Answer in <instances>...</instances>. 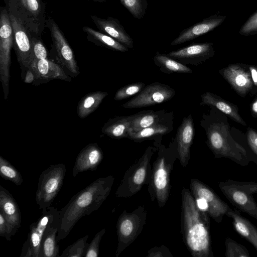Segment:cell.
<instances>
[{
  "label": "cell",
  "mask_w": 257,
  "mask_h": 257,
  "mask_svg": "<svg viewBox=\"0 0 257 257\" xmlns=\"http://www.w3.org/2000/svg\"><path fill=\"white\" fill-rule=\"evenodd\" d=\"M204 114L200 123L207 137L206 143L216 158H225L246 166L250 159L244 148L232 137L227 116L214 107Z\"/></svg>",
  "instance_id": "3957f363"
},
{
  "label": "cell",
  "mask_w": 257,
  "mask_h": 257,
  "mask_svg": "<svg viewBox=\"0 0 257 257\" xmlns=\"http://www.w3.org/2000/svg\"><path fill=\"white\" fill-rule=\"evenodd\" d=\"M21 257H33L32 248L30 242L28 239L24 243L22 248Z\"/></svg>",
  "instance_id": "f6af8a7d"
},
{
  "label": "cell",
  "mask_w": 257,
  "mask_h": 257,
  "mask_svg": "<svg viewBox=\"0 0 257 257\" xmlns=\"http://www.w3.org/2000/svg\"><path fill=\"white\" fill-rule=\"evenodd\" d=\"M0 175L2 178L12 182L17 186L21 185L23 182L21 173L1 156H0Z\"/></svg>",
  "instance_id": "d6a6232c"
},
{
  "label": "cell",
  "mask_w": 257,
  "mask_h": 257,
  "mask_svg": "<svg viewBox=\"0 0 257 257\" xmlns=\"http://www.w3.org/2000/svg\"><path fill=\"white\" fill-rule=\"evenodd\" d=\"M119 1L134 18L140 20L144 17L148 8V0H119Z\"/></svg>",
  "instance_id": "e575fe53"
},
{
  "label": "cell",
  "mask_w": 257,
  "mask_h": 257,
  "mask_svg": "<svg viewBox=\"0 0 257 257\" xmlns=\"http://www.w3.org/2000/svg\"><path fill=\"white\" fill-rule=\"evenodd\" d=\"M226 18L225 16L220 15L219 12L206 18L182 31L172 41L171 45H180L206 34L221 25Z\"/></svg>",
  "instance_id": "e0dca14e"
},
{
  "label": "cell",
  "mask_w": 257,
  "mask_h": 257,
  "mask_svg": "<svg viewBox=\"0 0 257 257\" xmlns=\"http://www.w3.org/2000/svg\"><path fill=\"white\" fill-rule=\"evenodd\" d=\"M223 194L234 207L257 220V183L228 180L218 183Z\"/></svg>",
  "instance_id": "52a82bcc"
},
{
  "label": "cell",
  "mask_w": 257,
  "mask_h": 257,
  "mask_svg": "<svg viewBox=\"0 0 257 257\" xmlns=\"http://www.w3.org/2000/svg\"><path fill=\"white\" fill-rule=\"evenodd\" d=\"M226 215L231 218L235 231L249 242L257 251V228L239 212L230 208Z\"/></svg>",
  "instance_id": "4316f807"
},
{
  "label": "cell",
  "mask_w": 257,
  "mask_h": 257,
  "mask_svg": "<svg viewBox=\"0 0 257 257\" xmlns=\"http://www.w3.org/2000/svg\"><path fill=\"white\" fill-rule=\"evenodd\" d=\"M33 32L41 36L46 27L45 6L42 0H17Z\"/></svg>",
  "instance_id": "ffe728a7"
},
{
  "label": "cell",
  "mask_w": 257,
  "mask_h": 257,
  "mask_svg": "<svg viewBox=\"0 0 257 257\" xmlns=\"http://www.w3.org/2000/svg\"><path fill=\"white\" fill-rule=\"evenodd\" d=\"M225 245L226 248L225 255L226 257H248L250 256L248 251L245 246L230 237L226 238Z\"/></svg>",
  "instance_id": "d590c367"
},
{
  "label": "cell",
  "mask_w": 257,
  "mask_h": 257,
  "mask_svg": "<svg viewBox=\"0 0 257 257\" xmlns=\"http://www.w3.org/2000/svg\"><path fill=\"white\" fill-rule=\"evenodd\" d=\"M66 171L65 164L59 163L50 165L40 175L35 199L40 209L52 206L62 187Z\"/></svg>",
  "instance_id": "9c48e42d"
},
{
  "label": "cell",
  "mask_w": 257,
  "mask_h": 257,
  "mask_svg": "<svg viewBox=\"0 0 257 257\" xmlns=\"http://www.w3.org/2000/svg\"><path fill=\"white\" fill-rule=\"evenodd\" d=\"M239 34L244 36L257 34V11L241 27Z\"/></svg>",
  "instance_id": "f35d334b"
},
{
  "label": "cell",
  "mask_w": 257,
  "mask_h": 257,
  "mask_svg": "<svg viewBox=\"0 0 257 257\" xmlns=\"http://www.w3.org/2000/svg\"><path fill=\"white\" fill-rule=\"evenodd\" d=\"M46 26L49 28L55 48L58 61L73 76L80 73L73 52L62 31L51 17L46 20Z\"/></svg>",
  "instance_id": "4fadbf2b"
},
{
  "label": "cell",
  "mask_w": 257,
  "mask_h": 257,
  "mask_svg": "<svg viewBox=\"0 0 257 257\" xmlns=\"http://www.w3.org/2000/svg\"><path fill=\"white\" fill-rule=\"evenodd\" d=\"M92 1H94L95 2H98V3H103L107 1V0H90Z\"/></svg>",
  "instance_id": "c3c4849f"
},
{
  "label": "cell",
  "mask_w": 257,
  "mask_h": 257,
  "mask_svg": "<svg viewBox=\"0 0 257 257\" xmlns=\"http://www.w3.org/2000/svg\"><path fill=\"white\" fill-rule=\"evenodd\" d=\"M108 95L104 91H97L87 94L79 102L77 112L81 118H84L93 112Z\"/></svg>",
  "instance_id": "1f68e13d"
},
{
  "label": "cell",
  "mask_w": 257,
  "mask_h": 257,
  "mask_svg": "<svg viewBox=\"0 0 257 257\" xmlns=\"http://www.w3.org/2000/svg\"><path fill=\"white\" fill-rule=\"evenodd\" d=\"M221 75L233 89L244 97L254 86L250 73L246 67L239 64H231L219 70Z\"/></svg>",
  "instance_id": "2e32d148"
},
{
  "label": "cell",
  "mask_w": 257,
  "mask_h": 257,
  "mask_svg": "<svg viewBox=\"0 0 257 257\" xmlns=\"http://www.w3.org/2000/svg\"><path fill=\"white\" fill-rule=\"evenodd\" d=\"M103 158V153L97 143H90L78 154L72 170V175L90 170L95 171Z\"/></svg>",
  "instance_id": "44dd1931"
},
{
  "label": "cell",
  "mask_w": 257,
  "mask_h": 257,
  "mask_svg": "<svg viewBox=\"0 0 257 257\" xmlns=\"http://www.w3.org/2000/svg\"><path fill=\"white\" fill-rule=\"evenodd\" d=\"M147 218V210L143 205L139 206L132 212H127L125 209L121 213L116 224L118 243L116 257H118L141 233L146 223Z\"/></svg>",
  "instance_id": "ba28073f"
},
{
  "label": "cell",
  "mask_w": 257,
  "mask_h": 257,
  "mask_svg": "<svg viewBox=\"0 0 257 257\" xmlns=\"http://www.w3.org/2000/svg\"><path fill=\"white\" fill-rule=\"evenodd\" d=\"M248 68L253 85L257 87V66L251 65L248 66Z\"/></svg>",
  "instance_id": "bcb514c9"
},
{
  "label": "cell",
  "mask_w": 257,
  "mask_h": 257,
  "mask_svg": "<svg viewBox=\"0 0 257 257\" xmlns=\"http://www.w3.org/2000/svg\"><path fill=\"white\" fill-rule=\"evenodd\" d=\"M191 192L198 207L220 223L230 208L211 188L196 179L190 183Z\"/></svg>",
  "instance_id": "8fae6325"
},
{
  "label": "cell",
  "mask_w": 257,
  "mask_h": 257,
  "mask_svg": "<svg viewBox=\"0 0 257 257\" xmlns=\"http://www.w3.org/2000/svg\"><path fill=\"white\" fill-rule=\"evenodd\" d=\"M17 232L4 215L0 212V236L5 237L7 240L10 241L12 237Z\"/></svg>",
  "instance_id": "60d3db41"
},
{
  "label": "cell",
  "mask_w": 257,
  "mask_h": 257,
  "mask_svg": "<svg viewBox=\"0 0 257 257\" xmlns=\"http://www.w3.org/2000/svg\"><path fill=\"white\" fill-rule=\"evenodd\" d=\"M154 64L165 73H192V70L185 65L169 57L167 54L156 52L153 58Z\"/></svg>",
  "instance_id": "4dcf8cb0"
},
{
  "label": "cell",
  "mask_w": 257,
  "mask_h": 257,
  "mask_svg": "<svg viewBox=\"0 0 257 257\" xmlns=\"http://www.w3.org/2000/svg\"><path fill=\"white\" fill-rule=\"evenodd\" d=\"M173 116L172 112H168L165 110H148L140 111L131 115V124L128 133L138 132Z\"/></svg>",
  "instance_id": "cb8c5ba5"
},
{
  "label": "cell",
  "mask_w": 257,
  "mask_h": 257,
  "mask_svg": "<svg viewBox=\"0 0 257 257\" xmlns=\"http://www.w3.org/2000/svg\"><path fill=\"white\" fill-rule=\"evenodd\" d=\"M83 31L87 35L88 41L99 46L104 47L113 51L125 52L128 51V48L111 37L100 31L87 26L82 28Z\"/></svg>",
  "instance_id": "f546056e"
},
{
  "label": "cell",
  "mask_w": 257,
  "mask_h": 257,
  "mask_svg": "<svg viewBox=\"0 0 257 257\" xmlns=\"http://www.w3.org/2000/svg\"><path fill=\"white\" fill-rule=\"evenodd\" d=\"M149 146L142 156L136 161L125 173L118 187L115 196L127 198L136 194L145 184H149L152 168L151 160L158 147Z\"/></svg>",
  "instance_id": "8992f818"
},
{
  "label": "cell",
  "mask_w": 257,
  "mask_h": 257,
  "mask_svg": "<svg viewBox=\"0 0 257 257\" xmlns=\"http://www.w3.org/2000/svg\"><path fill=\"white\" fill-rule=\"evenodd\" d=\"M43 59H48L47 50L40 38V36H35L32 41V62L34 60Z\"/></svg>",
  "instance_id": "74e56055"
},
{
  "label": "cell",
  "mask_w": 257,
  "mask_h": 257,
  "mask_svg": "<svg viewBox=\"0 0 257 257\" xmlns=\"http://www.w3.org/2000/svg\"><path fill=\"white\" fill-rule=\"evenodd\" d=\"M89 235H86L80 238L73 243L68 246L62 252L61 257H82L84 256L88 246L87 240Z\"/></svg>",
  "instance_id": "836d02e7"
},
{
  "label": "cell",
  "mask_w": 257,
  "mask_h": 257,
  "mask_svg": "<svg viewBox=\"0 0 257 257\" xmlns=\"http://www.w3.org/2000/svg\"><path fill=\"white\" fill-rule=\"evenodd\" d=\"M175 90L170 86L160 82H154L145 86L136 96L122 104L125 108H136L150 106L171 100Z\"/></svg>",
  "instance_id": "7c38bea8"
},
{
  "label": "cell",
  "mask_w": 257,
  "mask_h": 257,
  "mask_svg": "<svg viewBox=\"0 0 257 257\" xmlns=\"http://www.w3.org/2000/svg\"><path fill=\"white\" fill-rule=\"evenodd\" d=\"M147 257H172L171 252L164 245L155 246L148 251Z\"/></svg>",
  "instance_id": "b9f144b4"
},
{
  "label": "cell",
  "mask_w": 257,
  "mask_h": 257,
  "mask_svg": "<svg viewBox=\"0 0 257 257\" xmlns=\"http://www.w3.org/2000/svg\"><path fill=\"white\" fill-rule=\"evenodd\" d=\"M29 66L35 73L36 81L42 80L45 83L55 79L72 80L61 66L48 59L34 60Z\"/></svg>",
  "instance_id": "603a6c76"
},
{
  "label": "cell",
  "mask_w": 257,
  "mask_h": 257,
  "mask_svg": "<svg viewBox=\"0 0 257 257\" xmlns=\"http://www.w3.org/2000/svg\"><path fill=\"white\" fill-rule=\"evenodd\" d=\"M14 36L10 17L6 7H1L0 13V78L7 99L9 95L11 50Z\"/></svg>",
  "instance_id": "30bf717a"
},
{
  "label": "cell",
  "mask_w": 257,
  "mask_h": 257,
  "mask_svg": "<svg viewBox=\"0 0 257 257\" xmlns=\"http://www.w3.org/2000/svg\"><path fill=\"white\" fill-rule=\"evenodd\" d=\"M59 219L60 217L46 229L41 240L39 257L60 256L59 247L57 240Z\"/></svg>",
  "instance_id": "83f0119b"
},
{
  "label": "cell",
  "mask_w": 257,
  "mask_h": 257,
  "mask_svg": "<svg viewBox=\"0 0 257 257\" xmlns=\"http://www.w3.org/2000/svg\"><path fill=\"white\" fill-rule=\"evenodd\" d=\"M247 144L253 153L257 156V132L248 127L246 133Z\"/></svg>",
  "instance_id": "7bdbcfd3"
},
{
  "label": "cell",
  "mask_w": 257,
  "mask_h": 257,
  "mask_svg": "<svg viewBox=\"0 0 257 257\" xmlns=\"http://www.w3.org/2000/svg\"><path fill=\"white\" fill-rule=\"evenodd\" d=\"M5 1L14 33V48L18 62L25 73L32 62L33 38L38 35L33 32L17 0Z\"/></svg>",
  "instance_id": "5b68a950"
},
{
  "label": "cell",
  "mask_w": 257,
  "mask_h": 257,
  "mask_svg": "<svg viewBox=\"0 0 257 257\" xmlns=\"http://www.w3.org/2000/svg\"><path fill=\"white\" fill-rule=\"evenodd\" d=\"M185 187L182 191L181 230L184 242L193 257H212L210 219Z\"/></svg>",
  "instance_id": "7a4b0ae2"
},
{
  "label": "cell",
  "mask_w": 257,
  "mask_h": 257,
  "mask_svg": "<svg viewBox=\"0 0 257 257\" xmlns=\"http://www.w3.org/2000/svg\"><path fill=\"white\" fill-rule=\"evenodd\" d=\"M251 111L253 116L257 117V97L251 105Z\"/></svg>",
  "instance_id": "7dc6e473"
},
{
  "label": "cell",
  "mask_w": 257,
  "mask_h": 257,
  "mask_svg": "<svg viewBox=\"0 0 257 257\" xmlns=\"http://www.w3.org/2000/svg\"><path fill=\"white\" fill-rule=\"evenodd\" d=\"M24 81L26 83H33L36 81L35 73L31 66H29L25 72Z\"/></svg>",
  "instance_id": "ee69618b"
},
{
  "label": "cell",
  "mask_w": 257,
  "mask_h": 257,
  "mask_svg": "<svg viewBox=\"0 0 257 257\" xmlns=\"http://www.w3.org/2000/svg\"><path fill=\"white\" fill-rule=\"evenodd\" d=\"M214 54L213 43L205 42L193 43L167 55L183 64L197 65L211 58Z\"/></svg>",
  "instance_id": "5bb4252c"
},
{
  "label": "cell",
  "mask_w": 257,
  "mask_h": 257,
  "mask_svg": "<svg viewBox=\"0 0 257 257\" xmlns=\"http://www.w3.org/2000/svg\"><path fill=\"white\" fill-rule=\"evenodd\" d=\"M131 115L110 118L103 126L102 133L114 139L127 138L131 124Z\"/></svg>",
  "instance_id": "f1b7e54d"
},
{
  "label": "cell",
  "mask_w": 257,
  "mask_h": 257,
  "mask_svg": "<svg viewBox=\"0 0 257 257\" xmlns=\"http://www.w3.org/2000/svg\"><path fill=\"white\" fill-rule=\"evenodd\" d=\"M105 232V229L103 228L98 232L91 241L89 243L85 257H98L100 243L101 238Z\"/></svg>",
  "instance_id": "ab89813d"
},
{
  "label": "cell",
  "mask_w": 257,
  "mask_h": 257,
  "mask_svg": "<svg viewBox=\"0 0 257 257\" xmlns=\"http://www.w3.org/2000/svg\"><path fill=\"white\" fill-rule=\"evenodd\" d=\"M173 116L161 122L143 128L136 132L128 133L127 138L135 142L153 140L155 146L159 147L162 137L173 129Z\"/></svg>",
  "instance_id": "7402d4cb"
},
{
  "label": "cell",
  "mask_w": 257,
  "mask_h": 257,
  "mask_svg": "<svg viewBox=\"0 0 257 257\" xmlns=\"http://www.w3.org/2000/svg\"><path fill=\"white\" fill-rule=\"evenodd\" d=\"M60 217L59 211L51 206L42 210L38 219L30 225L27 239L32 248L33 257H39L41 240L47 227Z\"/></svg>",
  "instance_id": "9a60e30c"
},
{
  "label": "cell",
  "mask_w": 257,
  "mask_h": 257,
  "mask_svg": "<svg viewBox=\"0 0 257 257\" xmlns=\"http://www.w3.org/2000/svg\"><path fill=\"white\" fill-rule=\"evenodd\" d=\"M200 105L214 107L235 121L243 125H246V122L240 115L236 105L213 93L206 92L203 93L201 95Z\"/></svg>",
  "instance_id": "484cf974"
},
{
  "label": "cell",
  "mask_w": 257,
  "mask_h": 257,
  "mask_svg": "<svg viewBox=\"0 0 257 257\" xmlns=\"http://www.w3.org/2000/svg\"><path fill=\"white\" fill-rule=\"evenodd\" d=\"M145 87V84L143 82L133 83L125 85L117 91L114 96V99L119 101L126 99L138 94Z\"/></svg>",
  "instance_id": "8d00e7d4"
},
{
  "label": "cell",
  "mask_w": 257,
  "mask_h": 257,
  "mask_svg": "<svg viewBox=\"0 0 257 257\" xmlns=\"http://www.w3.org/2000/svg\"><path fill=\"white\" fill-rule=\"evenodd\" d=\"M194 136V125L191 114L184 117L178 127L175 137L178 159L183 167L188 164L190 158V149Z\"/></svg>",
  "instance_id": "ac0fdd59"
},
{
  "label": "cell",
  "mask_w": 257,
  "mask_h": 257,
  "mask_svg": "<svg viewBox=\"0 0 257 257\" xmlns=\"http://www.w3.org/2000/svg\"><path fill=\"white\" fill-rule=\"evenodd\" d=\"M99 31L113 38L127 48L134 47V40L125 31L119 20L112 17L106 19L90 16Z\"/></svg>",
  "instance_id": "d6986e66"
},
{
  "label": "cell",
  "mask_w": 257,
  "mask_h": 257,
  "mask_svg": "<svg viewBox=\"0 0 257 257\" xmlns=\"http://www.w3.org/2000/svg\"><path fill=\"white\" fill-rule=\"evenodd\" d=\"M114 177H100L73 196L59 211L58 242L65 238L78 220L97 210L109 195Z\"/></svg>",
  "instance_id": "6da1fadb"
},
{
  "label": "cell",
  "mask_w": 257,
  "mask_h": 257,
  "mask_svg": "<svg viewBox=\"0 0 257 257\" xmlns=\"http://www.w3.org/2000/svg\"><path fill=\"white\" fill-rule=\"evenodd\" d=\"M0 212L18 231L21 224V211L12 195L0 186Z\"/></svg>",
  "instance_id": "d4e9b609"
},
{
  "label": "cell",
  "mask_w": 257,
  "mask_h": 257,
  "mask_svg": "<svg viewBox=\"0 0 257 257\" xmlns=\"http://www.w3.org/2000/svg\"><path fill=\"white\" fill-rule=\"evenodd\" d=\"M178 159L177 143L175 138L168 147L161 144L153 163L148 191L151 200H156L160 208L167 203L171 187V174L175 162Z\"/></svg>",
  "instance_id": "277c9868"
}]
</instances>
